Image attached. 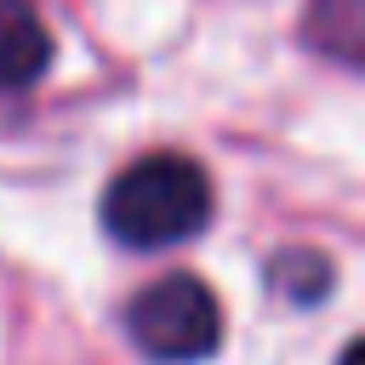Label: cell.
Wrapping results in <instances>:
<instances>
[{
  "instance_id": "obj_2",
  "label": "cell",
  "mask_w": 365,
  "mask_h": 365,
  "mask_svg": "<svg viewBox=\"0 0 365 365\" xmlns=\"http://www.w3.org/2000/svg\"><path fill=\"white\" fill-rule=\"evenodd\" d=\"M131 342L160 365H194L211 359L222 342V302L200 274H160L131 297Z\"/></svg>"
},
{
  "instance_id": "obj_5",
  "label": "cell",
  "mask_w": 365,
  "mask_h": 365,
  "mask_svg": "<svg viewBox=\"0 0 365 365\" xmlns=\"http://www.w3.org/2000/svg\"><path fill=\"white\" fill-rule=\"evenodd\" d=\"M308 40L342 63L359 57V40H365V0H314L308 6Z\"/></svg>"
},
{
  "instance_id": "obj_1",
  "label": "cell",
  "mask_w": 365,
  "mask_h": 365,
  "mask_svg": "<svg viewBox=\"0 0 365 365\" xmlns=\"http://www.w3.org/2000/svg\"><path fill=\"white\" fill-rule=\"evenodd\" d=\"M211 222V177L188 154H143L114 171L103 194V228L131 251L194 240Z\"/></svg>"
},
{
  "instance_id": "obj_4",
  "label": "cell",
  "mask_w": 365,
  "mask_h": 365,
  "mask_svg": "<svg viewBox=\"0 0 365 365\" xmlns=\"http://www.w3.org/2000/svg\"><path fill=\"white\" fill-rule=\"evenodd\" d=\"M268 291H279L285 302L297 308H314L331 297V257L308 251V245H291L279 257H268Z\"/></svg>"
},
{
  "instance_id": "obj_3",
  "label": "cell",
  "mask_w": 365,
  "mask_h": 365,
  "mask_svg": "<svg viewBox=\"0 0 365 365\" xmlns=\"http://www.w3.org/2000/svg\"><path fill=\"white\" fill-rule=\"evenodd\" d=\"M51 63V34L29 0H0V91L40 80Z\"/></svg>"
},
{
  "instance_id": "obj_6",
  "label": "cell",
  "mask_w": 365,
  "mask_h": 365,
  "mask_svg": "<svg viewBox=\"0 0 365 365\" xmlns=\"http://www.w3.org/2000/svg\"><path fill=\"white\" fill-rule=\"evenodd\" d=\"M336 365H359V342H348V348H342V359H336Z\"/></svg>"
}]
</instances>
